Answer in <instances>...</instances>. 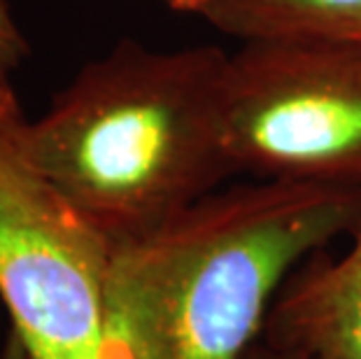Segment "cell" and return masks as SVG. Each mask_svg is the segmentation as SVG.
<instances>
[{"label": "cell", "mask_w": 361, "mask_h": 359, "mask_svg": "<svg viewBox=\"0 0 361 359\" xmlns=\"http://www.w3.org/2000/svg\"><path fill=\"white\" fill-rule=\"evenodd\" d=\"M361 226V189L252 180L112 248L103 359H243L303 262Z\"/></svg>", "instance_id": "obj_1"}, {"label": "cell", "mask_w": 361, "mask_h": 359, "mask_svg": "<svg viewBox=\"0 0 361 359\" xmlns=\"http://www.w3.org/2000/svg\"><path fill=\"white\" fill-rule=\"evenodd\" d=\"M217 44L121 42L61 89L26 145L37 168L114 245L142 238L233 175Z\"/></svg>", "instance_id": "obj_2"}, {"label": "cell", "mask_w": 361, "mask_h": 359, "mask_svg": "<svg viewBox=\"0 0 361 359\" xmlns=\"http://www.w3.org/2000/svg\"><path fill=\"white\" fill-rule=\"evenodd\" d=\"M224 145L233 175L361 189V44L243 40L226 59Z\"/></svg>", "instance_id": "obj_3"}, {"label": "cell", "mask_w": 361, "mask_h": 359, "mask_svg": "<svg viewBox=\"0 0 361 359\" xmlns=\"http://www.w3.org/2000/svg\"><path fill=\"white\" fill-rule=\"evenodd\" d=\"M0 82V301L30 359H103L112 243L51 185Z\"/></svg>", "instance_id": "obj_4"}, {"label": "cell", "mask_w": 361, "mask_h": 359, "mask_svg": "<svg viewBox=\"0 0 361 359\" xmlns=\"http://www.w3.org/2000/svg\"><path fill=\"white\" fill-rule=\"evenodd\" d=\"M268 320L271 343L296 359H361V226L341 257L296 271Z\"/></svg>", "instance_id": "obj_5"}, {"label": "cell", "mask_w": 361, "mask_h": 359, "mask_svg": "<svg viewBox=\"0 0 361 359\" xmlns=\"http://www.w3.org/2000/svg\"><path fill=\"white\" fill-rule=\"evenodd\" d=\"M203 19L240 42L314 35L361 44V0H221Z\"/></svg>", "instance_id": "obj_6"}, {"label": "cell", "mask_w": 361, "mask_h": 359, "mask_svg": "<svg viewBox=\"0 0 361 359\" xmlns=\"http://www.w3.org/2000/svg\"><path fill=\"white\" fill-rule=\"evenodd\" d=\"M28 54V44L14 24L5 0H0V82H7L10 73Z\"/></svg>", "instance_id": "obj_7"}, {"label": "cell", "mask_w": 361, "mask_h": 359, "mask_svg": "<svg viewBox=\"0 0 361 359\" xmlns=\"http://www.w3.org/2000/svg\"><path fill=\"white\" fill-rule=\"evenodd\" d=\"M173 10L184 12V14H198V17H205L207 12L212 10L214 5H219L221 0H166Z\"/></svg>", "instance_id": "obj_8"}, {"label": "cell", "mask_w": 361, "mask_h": 359, "mask_svg": "<svg viewBox=\"0 0 361 359\" xmlns=\"http://www.w3.org/2000/svg\"><path fill=\"white\" fill-rule=\"evenodd\" d=\"M243 359H296V357L289 355L287 350L275 348L273 343H268V346H259V348L255 346Z\"/></svg>", "instance_id": "obj_9"}, {"label": "cell", "mask_w": 361, "mask_h": 359, "mask_svg": "<svg viewBox=\"0 0 361 359\" xmlns=\"http://www.w3.org/2000/svg\"><path fill=\"white\" fill-rule=\"evenodd\" d=\"M0 359H30L28 353H26V348H24V343L17 339V334H14L12 329H10V334H7V339H5Z\"/></svg>", "instance_id": "obj_10"}]
</instances>
